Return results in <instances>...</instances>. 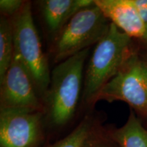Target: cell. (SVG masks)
<instances>
[{
	"label": "cell",
	"mask_w": 147,
	"mask_h": 147,
	"mask_svg": "<svg viewBox=\"0 0 147 147\" xmlns=\"http://www.w3.org/2000/svg\"><path fill=\"white\" fill-rule=\"evenodd\" d=\"M90 49L59 63L51 71L49 87L42 97L45 125L59 129L76 115L83 89L84 65Z\"/></svg>",
	"instance_id": "cell-1"
},
{
	"label": "cell",
	"mask_w": 147,
	"mask_h": 147,
	"mask_svg": "<svg viewBox=\"0 0 147 147\" xmlns=\"http://www.w3.org/2000/svg\"><path fill=\"white\" fill-rule=\"evenodd\" d=\"M131 37L110 23L108 32L95 45L84 71L82 106L91 108L99 92L117 74L135 52Z\"/></svg>",
	"instance_id": "cell-2"
},
{
	"label": "cell",
	"mask_w": 147,
	"mask_h": 147,
	"mask_svg": "<svg viewBox=\"0 0 147 147\" xmlns=\"http://www.w3.org/2000/svg\"><path fill=\"white\" fill-rule=\"evenodd\" d=\"M10 18L13 29L14 54L26 67L42 100L50 82L51 71L35 25L30 1H25L19 12Z\"/></svg>",
	"instance_id": "cell-3"
},
{
	"label": "cell",
	"mask_w": 147,
	"mask_h": 147,
	"mask_svg": "<svg viewBox=\"0 0 147 147\" xmlns=\"http://www.w3.org/2000/svg\"><path fill=\"white\" fill-rule=\"evenodd\" d=\"M110 24L95 2L79 11L53 40L51 53L55 63L96 45L107 33Z\"/></svg>",
	"instance_id": "cell-4"
},
{
	"label": "cell",
	"mask_w": 147,
	"mask_h": 147,
	"mask_svg": "<svg viewBox=\"0 0 147 147\" xmlns=\"http://www.w3.org/2000/svg\"><path fill=\"white\" fill-rule=\"evenodd\" d=\"M99 100L123 101L140 117L147 119V59L135 51L99 92Z\"/></svg>",
	"instance_id": "cell-5"
},
{
	"label": "cell",
	"mask_w": 147,
	"mask_h": 147,
	"mask_svg": "<svg viewBox=\"0 0 147 147\" xmlns=\"http://www.w3.org/2000/svg\"><path fill=\"white\" fill-rule=\"evenodd\" d=\"M45 126L42 110L0 109V147H40Z\"/></svg>",
	"instance_id": "cell-6"
},
{
	"label": "cell",
	"mask_w": 147,
	"mask_h": 147,
	"mask_svg": "<svg viewBox=\"0 0 147 147\" xmlns=\"http://www.w3.org/2000/svg\"><path fill=\"white\" fill-rule=\"evenodd\" d=\"M0 84V109L31 108L44 111L43 102L32 77L14 54Z\"/></svg>",
	"instance_id": "cell-7"
},
{
	"label": "cell",
	"mask_w": 147,
	"mask_h": 147,
	"mask_svg": "<svg viewBox=\"0 0 147 147\" xmlns=\"http://www.w3.org/2000/svg\"><path fill=\"white\" fill-rule=\"evenodd\" d=\"M94 2L110 23L131 38L144 42L147 25L131 0H95Z\"/></svg>",
	"instance_id": "cell-8"
},
{
	"label": "cell",
	"mask_w": 147,
	"mask_h": 147,
	"mask_svg": "<svg viewBox=\"0 0 147 147\" xmlns=\"http://www.w3.org/2000/svg\"><path fill=\"white\" fill-rule=\"evenodd\" d=\"M38 5L48 34L55 38L77 12L94 4L91 0H42Z\"/></svg>",
	"instance_id": "cell-9"
},
{
	"label": "cell",
	"mask_w": 147,
	"mask_h": 147,
	"mask_svg": "<svg viewBox=\"0 0 147 147\" xmlns=\"http://www.w3.org/2000/svg\"><path fill=\"white\" fill-rule=\"evenodd\" d=\"M107 131L119 147H147V129L134 110H131L123 126L107 129Z\"/></svg>",
	"instance_id": "cell-10"
},
{
	"label": "cell",
	"mask_w": 147,
	"mask_h": 147,
	"mask_svg": "<svg viewBox=\"0 0 147 147\" xmlns=\"http://www.w3.org/2000/svg\"><path fill=\"white\" fill-rule=\"evenodd\" d=\"M101 115L95 113L86 115L68 135L53 144L40 147H82L92 132L102 125Z\"/></svg>",
	"instance_id": "cell-11"
},
{
	"label": "cell",
	"mask_w": 147,
	"mask_h": 147,
	"mask_svg": "<svg viewBox=\"0 0 147 147\" xmlns=\"http://www.w3.org/2000/svg\"><path fill=\"white\" fill-rule=\"evenodd\" d=\"M14 55L13 29L11 18L1 15L0 19V82L3 81Z\"/></svg>",
	"instance_id": "cell-12"
},
{
	"label": "cell",
	"mask_w": 147,
	"mask_h": 147,
	"mask_svg": "<svg viewBox=\"0 0 147 147\" xmlns=\"http://www.w3.org/2000/svg\"><path fill=\"white\" fill-rule=\"evenodd\" d=\"M82 147H119L108 134L107 128L102 125L95 129L88 138Z\"/></svg>",
	"instance_id": "cell-13"
},
{
	"label": "cell",
	"mask_w": 147,
	"mask_h": 147,
	"mask_svg": "<svg viewBox=\"0 0 147 147\" xmlns=\"http://www.w3.org/2000/svg\"><path fill=\"white\" fill-rule=\"evenodd\" d=\"M25 1L21 0H1L0 12L1 15L12 18L22 8Z\"/></svg>",
	"instance_id": "cell-14"
},
{
	"label": "cell",
	"mask_w": 147,
	"mask_h": 147,
	"mask_svg": "<svg viewBox=\"0 0 147 147\" xmlns=\"http://www.w3.org/2000/svg\"><path fill=\"white\" fill-rule=\"evenodd\" d=\"M137 9L142 21L147 25V0H131Z\"/></svg>",
	"instance_id": "cell-15"
},
{
	"label": "cell",
	"mask_w": 147,
	"mask_h": 147,
	"mask_svg": "<svg viewBox=\"0 0 147 147\" xmlns=\"http://www.w3.org/2000/svg\"><path fill=\"white\" fill-rule=\"evenodd\" d=\"M144 43L146 44V45H147V34H146V39H145Z\"/></svg>",
	"instance_id": "cell-16"
}]
</instances>
